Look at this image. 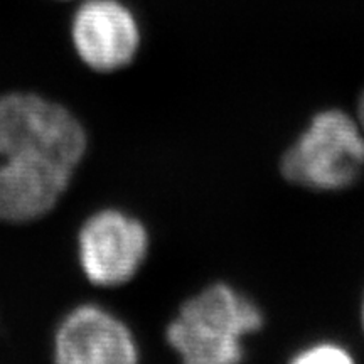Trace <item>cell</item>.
I'll return each mask as SVG.
<instances>
[{
    "label": "cell",
    "mask_w": 364,
    "mask_h": 364,
    "mask_svg": "<svg viewBox=\"0 0 364 364\" xmlns=\"http://www.w3.org/2000/svg\"><path fill=\"white\" fill-rule=\"evenodd\" d=\"M262 327L263 314L252 299L213 284L182 304L166 339L184 363L231 364L245 356L243 339Z\"/></svg>",
    "instance_id": "cell-1"
},
{
    "label": "cell",
    "mask_w": 364,
    "mask_h": 364,
    "mask_svg": "<svg viewBox=\"0 0 364 364\" xmlns=\"http://www.w3.org/2000/svg\"><path fill=\"white\" fill-rule=\"evenodd\" d=\"M86 147L85 127L63 105L34 93L0 97V159L75 172Z\"/></svg>",
    "instance_id": "cell-2"
},
{
    "label": "cell",
    "mask_w": 364,
    "mask_h": 364,
    "mask_svg": "<svg viewBox=\"0 0 364 364\" xmlns=\"http://www.w3.org/2000/svg\"><path fill=\"white\" fill-rule=\"evenodd\" d=\"M282 176L311 191L351 188L364 171V130L358 118L339 108L318 112L287 149Z\"/></svg>",
    "instance_id": "cell-3"
},
{
    "label": "cell",
    "mask_w": 364,
    "mask_h": 364,
    "mask_svg": "<svg viewBox=\"0 0 364 364\" xmlns=\"http://www.w3.org/2000/svg\"><path fill=\"white\" fill-rule=\"evenodd\" d=\"M78 248L81 268L91 284L125 285L147 258V228L120 209H103L81 226Z\"/></svg>",
    "instance_id": "cell-4"
},
{
    "label": "cell",
    "mask_w": 364,
    "mask_h": 364,
    "mask_svg": "<svg viewBox=\"0 0 364 364\" xmlns=\"http://www.w3.org/2000/svg\"><path fill=\"white\" fill-rule=\"evenodd\" d=\"M71 41L86 66L113 73L135 59L140 27L122 0H81L71 19Z\"/></svg>",
    "instance_id": "cell-5"
},
{
    "label": "cell",
    "mask_w": 364,
    "mask_h": 364,
    "mask_svg": "<svg viewBox=\"0 0 364 364\" xmlns=\"http://www.w3.org/2000/svg\"><path fill=\"white\" fill-rule=\"evenodd\" d=\"M54 359L61 364H134L139 348L120 318L95 304H85L59 324Z\"/></svg>",
    "instance_id": "cell-6"
},
{
    "label": "cell",
    "mask_w": 364,
    "mask_h": 364,
    "mask_svg": "<svg viewBox=\"0 0 364 364\" xmlns=\"http://www.w3.org/2000/svg\"><path fill=\"white\" fill-rule=\"evenodd\" d=\"M75 172L44 164L0 161V221H38L53 211Z\"/></svg>",
    "instance_id": "cell-7"
},
{
    "label": "cell",
    "mask_w": 364,
    "mask_h": 364,
    "mask_svg": "<svg viewBox=\"0 0 364 364\" xmlns=\"http://www.w3.org/2000/svg\"><path fill=\"white\" fill-rule=\"evenodd\" d=\"M292 361L299 364H344L353 363V356L339 344L318 343L295 354Z\"/></svg>",
    "instance_id": "cell-8"
},
{
    "label": "cell",
    "mask_w": 364,
    "mask_h": 364,
    "mask_svg": "<svg viewBox=\"0 0 364 364\" xmlns=\"http://www.w3.org/2000/svg\"><path fill=\"white\" fill-rule=\"evenodd\" d=\"M356 118L359 122V125H361V129L364 130V90L361 93V97L358 100V112H356Z\"/></svg>",
    "instance_id": "cell-9"
},
{
    "label": "cell",
    "mask_w": 364,
    "mask_h": 364,
    "mask_svg": "<svg viewBox=\"0 0 364 364\" xmlns=\"http://www.w3.org/2000/svg\"><path fill=\"white\" fill-rule=\"evenodd\" d=\"M361 321H363V331H364V297H363V307H361Z\"/></svg>",
    "instance_id": "cell-10"
}]
</instances>
